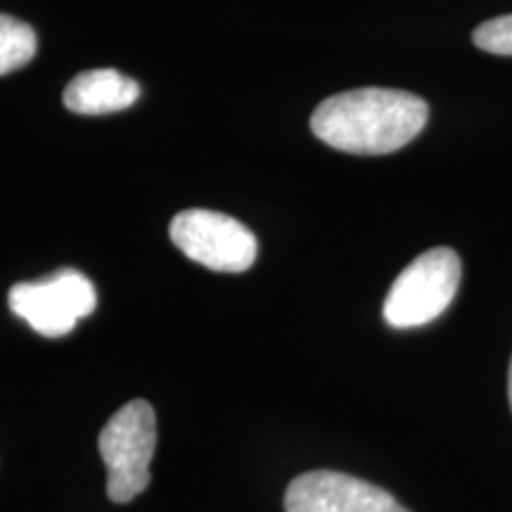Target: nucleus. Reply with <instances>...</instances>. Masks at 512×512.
<instances>
[{"mask_svg":"<svg viewBox=\"0 0 512 512\" xmlns=\"http://www.w3.org/2000/svg\"><path fill=\"white\" fill-rule=\"evenodd\" d=\"M430 107L418 95L394 88H356L323 100L311 114V131L349 155H389L425 128Z\"/></svg>","mask_w":512,"mask_h":512,"instance_id":"nucleus-1","label":"nucleus"},{"mask_svg":"<svg viewBox=\"0 0 512 512\" xmlns=\"http://www.w3.org/2000/svg\"><path fill=\"white\" fill-rule=\"evenodd\" d=\"M100 456L107 465V494L128 503L150 484V460L157 446V418L152 406L136 399L121 406L100 432Z\"/></svg>","mask_w":512,"mask_h":512,"instance_id":"nucleus-2","label":"nucleus"},{"mask_svg":"<svg viewBox=\"0 0 512 512\" xmlns=\"http://www.w3.org/2000/svg\"><path fill=\"white\" fill-rule=\"evenodd\" d=\"M460 259L453 249L434 247L403 268L384 299V320L396 330L420 328L439 318L460 285Z\"/></svg>","mask_w":512,"mask_h":512,"instance_id":"nucleus-3","label":"nucleus"},{"mask_svg":"<svg viewBox=\"0 0 512 512\" xmlns=\"http://www.w3.org/2000/svg\"><path fill=\"white\" fill-rule=\"evenodd\" d=\"M169 235L190 261L219 273H245L259 254L252 230L221 211H181L171 221Z\"/></svg>","mask_w":512,"mask_h":512,"instance_id":"nucleus-4","label":"nucleus"},{"mask_svg":"<svg viewBox=\"0 0 512 512\" xmlns=\"http://www.w3.org/2000/svg\"><path fill=\"white\" fill-rule=\"evenodd\" d=\"M10 309L27 320L38 335L62 337L91 316L98 294L91 280L74 268H62L36 283H19L10 290Z\"/></svg>","mask_w":512,"mask_h":512,"instance_id":"nucleus-5","label":"nucleus"},{"mask_svg":"<svg viewBox=\"0 0 512 512\" xmlns=\"http://www.w3.org/2000/svg\"><path fill=\"white\" fill-rule=\"evenodd\" d=\"M287 512H408L392 494L332 470L304 472L287 486Z\"/></svg>","mask_w":512,"mask_h":512,"instance_id":"nucleus-6","label":"nucleus"},{"mask_svg":"<svg viewBox=\"0 0 512 512\" xmlns=\"http://www.w3.org/2000/svg\"><path fill=\"white\" fill-rule=\"evenodd\" d=\"M140 98L138 81L117 69H91L64 88V105L76 114H112L131 107Z\"/></svg>","mask_w":512,"mask_h":512,"instance_id":"nucleus-7","label":"nucleus"},{"mask_svg":"<svg viewBox=\"0 0 512 512\" xmlns=\"http://www.w3.org/2000/svg\"><path fill=\"white\" fill-rule=\"evenodd\" d=\"M36 31L22 19L0 12V76L17 72L34 60Z\"/></svg>","mask_w":512,"mask_h":512,"instance_id":"nucleus-8","label":"nucleus"},{"mask_svg":"<svg viewBox=\"0 0 512 512\" xmlns=\"http://www.w3.org/2000/svg\"><path fill=\"white\" fill-rule=\"evenodd\" d=\"M472 43L479 50H484V53L512 57V15H503L479 24L475 34H472Z\"/></svg>","mask_w":512,"mask_h":512,"instance_id":"nucleus-9","label":"nucleus"},{"mask_svg":"<svg viewBox=\"0 0 512 512\" xmlns=\"http://www.w3.org/2000/svg\"><path fill=\"white\" fill-rule=\"evenodd\" d=\"M508 396H510V408H512V361H510V373H508Z\"/></svg>","mask_w":512,"mask_h":512,"instance_id":"nucleus-10","label":"nucleus"}]
</instances>
